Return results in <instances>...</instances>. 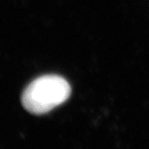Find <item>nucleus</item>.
<instances>
[{
  "label": "nucleus",
  "instance_id": "obj_1",
  "mask_svg": "<svg viewBox=\"0 0 149 149\" xmlns=\"http://www.w3.org/2000/svg\"><path fill=\"white\" fill-rule=\"evenodd\" d=\"M70 86L58 75H44L27 85L22 95V104L33 114H44L69 99Z\"/></svg>",
  "mask_w": 149,
  "mask_h": 149
}]
</instances>
